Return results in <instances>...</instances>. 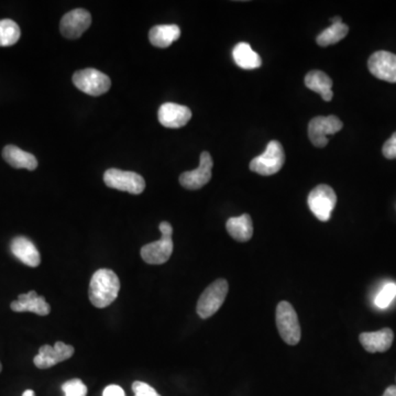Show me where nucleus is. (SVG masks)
Instances as JSON below:
<instances>
[{"label":"nucleus","instance_id":"f257e3e1","mask_svg":"<svg viewBox=\"0 0 396 396\" xmlns=\"http://www.w3.org/2000/svg\"><path fill=\"white\" fill-rule=\"evenodd\" d=\"M120 290V281L112 270L99 269L90 279L88 296L90 301L97 308H105L117 299Z\"/></svg>","mask_w":396,"mask_h":396},{"label":"nucleus","instance_id":"f03ea898","mask_svg":"<svg viewBox=\"0 0 396 396\" xmlns=\"http://www.w3.org/2000/svg\"><path fill=\"white\" fill-rule=\"evenodd\" d=\"M159 228L162 234L160 240L146 244L141 248V257L144 262L155 264V266L166 264V261L171 258L174 248L173 240H172L173 228H172L171 224L163 221L160 224Z\"/></svg>","mask_w":396,"mask_h":396},{"label":"nucleus","instance_id":"7ed1b4c3","mask_svg":"<svg viewBox=\"0 0 396 396\" xmlns=\"http://www.w3.org/2000/svg\"><path fill=\"white\" fill-rule=\"evenodd\" d=\"M229 285L225 279H218L209 285L206 290L201 293L198 299L197 314L203 319L212 317L223 306L227 294H228Z\"/></svg>","mask_w":396,"mask_h":396},{"label":"nucleus","instance_id":"20e7f679","mask_svg":"<svg viewBox=\"0 0 396 396\" xmlns=\"http://www.w3.org/2000/svg\"><path fill=\"white\" fill-rule=\"evenodd\" d=\"M277 326L279 334L288 345L295 346L301 340L299 317L288 301H281L277 307Z\"/></svg>","mask_w":396,"mask_h":396},{"label":"nucleus","instance_id":"39448f33","mask_svg":"<svg viewBox=\"0 0 396 396\" xmlns=\"http://www.w3.org/2000/svg\"><path fill=\"white\" fill-rule=\"evenodd\" d=\"M285 162L284 149L279 141L269 142L266 151L250 162V170L264 177H270L283 168Z\"/></svg>","mask_w":396,"mask_h":396},{"label":"nucleus","instance_id":"423d86ee","mask_svg":"<svg viewBox=\"0 0 396 396\" xmlns=\"http://www.w3.org/2000/svg\"><path fill=\"white\" fill-rule=\"evenodd\" d=\"M73 83L79 90L90 96L103 95L112 86V81L106 74L95 68L77 71L73 75Z\"/></svg>","mask_w":396,"mask_h":396},{"label":"nucleus","instance_id":"0eeeda50","mask_svg":"<svg viewBox=\"0 0 396 396\" xmlns=\"http://www.w3.org/2000/svg\"><path fill=\"white\" fill-rule=\"evenodd\" d=\"M103 182L108 188L139 195L146 188V181L140 174L109 168L103 174Z\"/></svg>","mask_w":396,"mask_h":396},{"label":"nucleus","instance_id":"6e6552de","mask_svg":"<svg viewBox=\"0 0 396 396\" xmlns=\"http://www.w3.org/2000/svg\"><path fill=\"white\" fill-rule=\"evenodd\" d=\"M307 204L320 221H328L337 204V195L329 185L320 184L310 192Z\"/></svg>","mask_w":396,"mask_h":396},{"label":"nucleus","instance_id":"1a4fd4ad","mask_svg":"<svg viewBox=\"0 0 396 396\" xmlns=\"http://www.w3.org/2000/svg\"><path fill=\"white\" fill-rule=\"evenodd\" d=\"M342 128L344 123L336 116H327V117L319 116L310 120L308 125V137L315 147L324 148L328 144L327 136L339 132Z\"/></svg>","mask_w":396,"mask_h":396},{"label":"nucleus","instance_id":"9d476101","mask_svg":"<svg viewBox=\"0 0 396 396\" xmlns=\"http://www.w3.org/2000/svg\"><path fill=\"white\" fill-rule=\"evenodd\" d=\"M212 155L208 152H201L199 158V166L193 171L184 172L179 177V183L186 190H195L203 188L212 179Z\"/></svg>","mask_w":396,"mask_h":396},{"label":"nucleus","instance_id":"9b49d317","mask_svg":"<svg viewBox=\"0 0 396 396\" xmlns=\"http://www.w3.org/2000/svg\"><path fill=\"white\" fill-rule=\"evenodd\" d=\"M73 346L57 341L55 345H44L39 349V353L33 358V364L39 369H49L55 364L68 360L74 355Z\"/></svg>","mask_w":396,"mask_h":396},{"label":"nucleus","instance_id":"f8f14e48","mask_svg":"<svg viewBox=\"0 0 396 396\" xmlns=\"http://www.w3.org/2000/svg\"><path fill=\"white\" fill-rule=\"evenodd\" d=\"M370 73L381 81L396 83V55L388 51L375 52L368 61Z\"/></svg>","mask_w":396,"mask_h":396},{"label":"nucleus","instance_id":"ddd939ff","mask_svg":"<svg viewBox=\"0 0 396 396\" xmlns=\"http://www.w3.org/2000/svg\"><path fill=\"white\" fill-rule=\"evenodd\" d=\"M92 16L85 9H75L64 14L61 20L60 29L66 39H77L90 28Z\"/></svg>","mask_w":396,"mask_h":396},{"label":"nucleus","instance_id":"4468645a","mask_svg":"<svg viewBox=\"0 0 396 396\" xmlns=\"http://www.w3.org/2000/svg\"><path fill=\"white\" fill-rule=\"evenodd\" d=\"M158 116L161 125L171 129H179L190 121L192 112L188 107L183 105L166 103L159 109Z\"/></svg>","mask_w":396,"mask_h":396},{"label":"nucleus","instance_id":"2eb2a0df","mask_svg":"<svg viewBox=\"0 0 396 396\" xmlns=\"http://www.w3.org/2000/svg\"><path fill=\"white\" fill-rule=\"evenodd\" d=\"M11 310L16 313L30 312L39 316L49 315L51 307L43 296H39L36 290L21 294L17 301H12Z\"/></svg>","mask_w":396,"mask_h":396},{"label":"nucleus","instance_id":"dca6fc26","mask_svg":"<svg viewBox=\"0 0 396 396\" xmlns=\"http://www.w3.org/2000/svg\"><path fill=\"white\" fill-rule=\"evenodd\" d=\"M361 345L364 346L368 353H386L393 344V330L390 328H383L373 333H362L359 336Z\"/></svg>","mask_w":396,"mask_h":396},{"label":"nucleus","instance_id":"f3484780","mask_svg":"<svg viewBox=\"0 0 396 396\" xmlns=\"http://www.w3.org/2000/svg\"><path fill=\"white\" fill-rule=\"evenodd\" d=\"M10 249L12 255L26 266L37 268L41 264L39 250L30 239L26 237H16L11 241Z\"/></svg>","mask_w":396,"mask_h":396},{"label":"nucleus","instance_id":"a211bd4d","mask_svg":"<svg viewBox=\"0 0 396 396\" xmlns=\"http://www.w3.org/2000/svg\"><path fill=\"white\" fill-rule=\"evenodd\" d=\"M3 158L12 168H27L29 171H33L38 166V161L34 155L11 144L3 148Z\"/></svg>","mask_w":396,"mask_h":396},{"label":"nucleus","instance_id":"6ab92c4d","mask_svg":"<svg viewBox=\"0 0 396 396\" xmlns=\"http://www.w3.org/2000/svg\"><path fill=\"white\" fill-rule=\"evenodd\" d=\"M226 228L228 234L239 242L249 241L253 236V219L248 214L229 218L226 224Z\"/></svg>","mask_w":396,"mask_h":396},{"label":"nucleus","instance_id":"aec40b11","mask_svg":"<svg viewBox=\"0 0 396 396\" xmlns=\"http://www.w3.org/2000/svg\"><path fill=\"white\" fill-rule=\"evenodd\" d=\"M305 85L308 90L317 92L324 101H330L334 96L333 81L327 74L321 71H310L305 77Z\"/></svg>","mask_w":396,"mask_h":396},{"label":"nucleus","instance_id":"412c9836","mask_svg":"<svg viewBox=\"0 0 396 396\" xmlns=\"http://www.w3.org/2000/svg\"><path fill=\"white\" fill-rule=\"evenodd\" d=\"M181 37V29L177 25L155 26L149 32V40L152 46L166 49Z\"/></svg>","mask_w":396,"mask_h":396},{"label":"nucleus","instance_id":"4be33fe9","mask_svg":"<svg viewBox=\"0 0 396 396\" xmlns=\"http://www.w3.org/2000/svg\"><path fill=\"white\" fill-rule=\"evenodd\" d=\"M235 62L239 68L244 70H255L262 64L260 55L253 51V48L247 42H240L235 46L232 51Z\"/></svg>","mask_w":396,"mask_h":396},{"label":"nucleus","instance_id":"5701e85b","mask_svg":"<svg viewBox=\"0 0 396 396\" xmlns=\"http://www.w3.org/2000/svg\"><path fill=\"white\" fill-rule=\"evenodd\" d=\"M348 32H349V27L345 25L344 22H336V23H331L330 27L327 28L326 30L320 33L319 36L316 39L319 46H328L331 44H336L341 41L342 39L346 38Z\"/></svg>","mask_w":396,"mask_h":396},{"label":"nucleus","instance_id":"b1692460","mask_svg":"<svg viewBox=\"0 0 396 396\" xmlns=\"http://www.w3.org/2000/svg\"><path fill=\"white\" fill-rule=\"evenodd\" d=\"M21 32L14 20H0V46H11L19 41Z\"/></svg>","mask_w":396,"mask_h":396},{"label":"nucleus","instance_id":"393cba45","mask_svg":"<svg viewBox=\"0 0 396 396\" xmlns=\"http://www.w3.org/2000/svg\"><path fill=\"white\" fill-rule=\"evenodd\" d=\"M396 296V284L395 283H388V284L380 290L375 297V305L379 308H386L388 305L391 304L392 301L395 299Z\"/></svg>","mask_w":396,"mask_h":396},{"label":"nucleus","instance_id":"a878e982","mask_svg":"<svg viewBox=\"0 0 396 396\" xmlns=\"http://www.w3.org/2000/svg\"><path fill=\"white\" fill-rule=\"evenodd\" d=\"M62 391L66 396H86L87 386L79 379H73L63 384Z\"/></svg>","mask_w":396,"mask_h":396},{"label":"nucleus","instance_id":"bb28decb","mask_svg":"<svg viewBox=\"0 0 396 396\" xmlns=\"http://www.w3.org/2000/svg\"><path fill=\"white\" fill-rule=\"evenodd\" d=\"M132 391L135 392V396H161L152 386L140 381L133 382Z\"/></svg>","mask_w":396,"mask_h":396},{"label":"nucleus","instance_id":"cd10ccee","mask_svg":"<svg viewBox=\"0 0 396 396\" xmlns=\"http://www.w3.org/2000/svg\"><path fill=\"white\" fill-rule=\"evenodd\" d=\"M382 153L384 158L388 160L396 159V131L392 135L391 138L383 144Z\"/></svg>","mask_w":396,"mask_h":396},{"label":"nucleus","instance_id":"c85d7f7f","mask_svg":"<svg viewBox=\"0 0 396 396\" xmlns=\"http://www.w3.org/2000/svg\"><path fill=\"white\" fill-rule=\"evenodd\" d=\"M103 396H126L125 391L119 386L112 384L105 388L103 392Z\"/></svg>","mask_w":396,"mask_h":396},{"label":"nucleus","instance_id":"c756f323","mask_svg":"<svg viewBox=\"0 0 396 396\" xmlns=\"http://www.w3.org/2000/svg\"><path fill=\"white\" fill-rule=\"evenodd\" d=\"M382 396H396V386H388Z\"/></svg>","mask_w":396,"mask_h":396},{"label":"nucleus","instance_id":"7c9ffc66","mask_svg":"<svg viewBox=\"0 0 396 396\" xmlns=\"http://www.w3.org/2000/svg\"><path fill=\"white\" fill-rule=\"evenodd\" d=\"M22 396H36V393L32 390H27V391L23 392Z\"/></svg>","mask_w":396,"mask_h":396},{"label":"nucleus","instance_id":"2f4dec72","mask_svg":"<svg viewBox=\"0 0 396 396\" xmlns=\"http://www.w3.org/2000/svg\"><path fill=\"white\" fill-rule=\"evenodd\" d=\"M1 370H3V366H1V364H0V372H1Z\"/></svg>","mask_w":396,"mask_h":396}]
</instances>
